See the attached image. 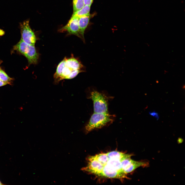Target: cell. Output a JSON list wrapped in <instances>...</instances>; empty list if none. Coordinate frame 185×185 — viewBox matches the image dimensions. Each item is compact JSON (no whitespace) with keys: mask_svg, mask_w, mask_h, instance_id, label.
Segmentation results:
<instances>
[{"mask_svg":"<svg viewBox=\"0 0 185 185\" xmlns=\"http://www.w3.org/2000/svg\"><path fill=\"white\" fill-rule=\"evenodd\" d=\"M108 159L103 165V170L99 176L107 178L122 179L127 178L126 175L123 170L122 161L132 155L126 154L117 151L107 153Z\"/></svg>","mask_w":185,"mask_h":185,"instance_id":"1","label":"cell"},{"mask_svg":"<svg viewBox=\"0 0 185 185\" xmlns=\"http://www.w3.org/2000/svg\"><path fill=\"white\" fill-rule=\"evenodd\" d=\"M114 117V115L108 113H94L85 127L86 132L88 133L94 129L101 128L112 123Z\"/></svg>","mask_w":185,"mask_h":185,"instance_id":"2","label":"cell"},{"mask_svg":"<svg viewBox=\"0 0 185 185\" xmlns=\"http://www.w3.org/2000/svg\"><path fill=\"white\" fill-rule=\"evenodd\" d=\"M17 51L24 55L30 64L37 63L39 55L34 45H29L23 41L19 42L16 47Z\"/></svg>","mask_w":185,"mask_h":185,"instance_id":"3","label":"cell"},{"mask_svg":"<svg viewBox=\"0 0 185 185\" xmlns=\"http://www.w3.org/2000/svg\"><path fill=\"white\" fill-rule=\"evenodd\" d=\"M90 98L93 101L94 113H107L108 105L104 96L96 91H92Z\"/></svg>","mask_w":185,"mask_h":185,"instance_id":"4","label":"cell"},{"mask_svg":"<svg viewBox=\"0 0 185 185\" xmlns=\"http://www.w3.org/2000/svg\"><path fill=\"white\" fill-rule=\"evenodd\" d=\"M20 26L21 39L27 44L34 46L36 38L34 32L30 27L29 21H24L20 24Z\"/></svg>","mask_w":185,"mask_h":185,"instance_id":"5","label":"cell"},{"mask_svg":"<svg viewBox=\"0 0 185 185\" xmlns=\"http://www.w3.org/2000/svg\"><path fill=\"white\" fill-rule=\"evenodd\" d=\"M130 156L123 160L122 162V169L126 174L134 171L141 166H145L148 165L145 162L136 161L131 159Z\"/></svg>","mask_w":185,"mask_h":185,"instance_id":"6","label":"cell"},{"mask_svg":"<svg viewBox=\"0 0 185 185\" xmlns=\"http://www.w3.org/2000/svg\"><path fill=\"white\" fill-rule=\"evenodd\" d=\"M88 164L82 169L83 171L98 175L101 172L103 166L94 156L87 158Z\"/></svg>","mask_w":185,"mask_h":185,"instance_id":"7","label":"cell"},{"mask_svg":"<svg viewBox=\"0 0 185 185\" xmlns=\"http://www.w3.org/2000/svg\"><path fill=\"white\" fill-rule=\"evenodd\" d=\"M78 19L79 18L77 17L72 16L68 23L60 31L61 32L66 31L69 34L76 35L81 39L85 42V39L83 38L80 33Z\"/></svg>","mask_w":185,"mask_h":185,"instance_id":"8","label":"cell"},{"mask_svg":"<svg viewBox=\"0 0 185 185\" xmlns=\"http://www.w3.org/2000/svg\"><path fill=\"white\" fill-rule=\"evenodd\" d=\"M65 59V65L72 70H81L85 71L84 67L78 59L73 57Z\"/></svg>","mask_w":185,"mask_h":185,"instance_id":"9","label":"cell"},{"mask_svg":"<svg viewBox=\"0 0 185 185\" xmlns=\"http://www.w3.org/2000/svg\"><path fill=\"white\" fill-rule=\"evenodd\" d=\"M91 16V15L89 14L88 15L79 18L78 25L80 33L84 39H85L84 37V32L88 24Z\"/></svg>","mask_w":185,"mask_h":185,"instance_id":"10","label":"cell"},{"mask_svg":"<svg viewBox=\"0 0 185 185\" xmlns=\"http://www.w3.org/2000/svg\"><path fill=\"white\" fill-rule=\"evenodd\" d=\"M65 58L64 59L61 61L58 64L57 67L55 72L53 76L54 79V82L55 84L58 83V80L60 76L62 70L65 66Z\"/></svg>","mask_w":185,"mask_h":185,"instance_id":"11","label":"cell"},{"mask_svg":"<svg viewBox=\"0 0 185 185\" xmlns=\"http://www.w3.org/2000/svg\"><path fill=\"white\" fill-rule=\"evenodd\" d=\"M90 6L85 5L80 10L73 12L72 16L79 17L88 15L90 14Z\"/></svg>","mask_w":185,"mask_h":185,"instance_id":"12","label":"cell"},{"mask_svg":"<svg viewBox=\"0 0 185 185\" xmlns=\"http://www.w3.org/2000/svg\"><path fill=\"white\" fill-rule=\"evenodd\" d=\"M72 70H72L65 65L62 70L61 74L58 79V83L61 80L64 79H67L68 77Z\"/></svg>","mask_w":185,"mask_h":185,"instance_id":"13","label":"cell"},{"mask_svg":"<svg viewBox=\"0 0 185 185\" xmlns=\"http://www.w3.org/2000/svg\"><path fill=\"white\" fill-rule=\"evenodd\" d=\"M73 12L80 10L85 5L84 0H73Z\"/></svg>","mask_w":185,"mask_h":185,"instance_id":"14","label":"cell"},{"mask_svg":"<svg viewBox=\"0 0 185 185\" xmlns=\"http://www.w3.org/2000/svg\"><path fill=\"white\" fill-rule=\"evenodd\" d=\"M0 80L8 84H10L12 79L3 70L0 69Z\"/></svg>","mask_w":185,"mask_h":185,"instance_id":"15","label":"cell"},{"mask_svg":"<svg viewBox=\"0 0 185 185\" xmlns=\"http://www.w3.org/2000/svg\"><path fill=\"white\" fill-rule=\"evenodd\" d=\"M85 71L81 70H72L68 77L67 79H71L76 77L79 73L84 72Z\"/></svg>","mask_w":185,"mask_h":185,"instance_id":"16","label":"cell"},{"mask_svg":"<svg viewBox=\"0 0 185 185\" xmlns=\"http://www.w3.org/2000/svg\"><path fill=\"white\" fill-rule=\"evenodd\" d=\"M149 113L150 115L154 117L157 120L159 119V116L158 114L155 111L150 112Z\"/></svg>","mask_w":185,"mask_h":185,"instance_id":"17","label":"cell"},{"mask_svg":"<svg viewBox=\"0 0 185 185\" xmlns=\"http://www.w3.org/2000/svg\"><path fill=\"white\" fill-rule=\"evenodd\" d=\"M94 0H84L85 5L91 6Z\"/></svg>","mask_w":185,"mask_h":185,"instance_id":"18","label":"cell"},{"mask_svg":"<svg viewBox=\"0 0 185 185\" xmlns=\"http://www.w3.org/2000/svg\"><path fill=\"white\" fill-rule=\"evenodd\" d=\"M8 84L7 83L3 82L0 80V87L3 86Z\"/></svg>","mask_w":185,"mask_h":185,"instance_id":"19","label":"cell"},{"mask_svg":"<svg viewBox=\"0 0 185 185\" xmlns=\"http://www.w3.org/2000/svg\"><path fill=\"white\" fill-rule=\"evenodd\" d=\"M2 183L1 181H0V185H2Z\"/></svg>","mask_w":185,"mask_h":185,"instance_id":"20","label":"cell"},{"mask_svg":"<svg viewBox=\"0 0 185 185\" xmlns=\"http://www.w3.org/2000/svg\"></svg>","mask_w":185,"mask_h":185,"instance_id":"21","label":"cell"}]
</instances>
